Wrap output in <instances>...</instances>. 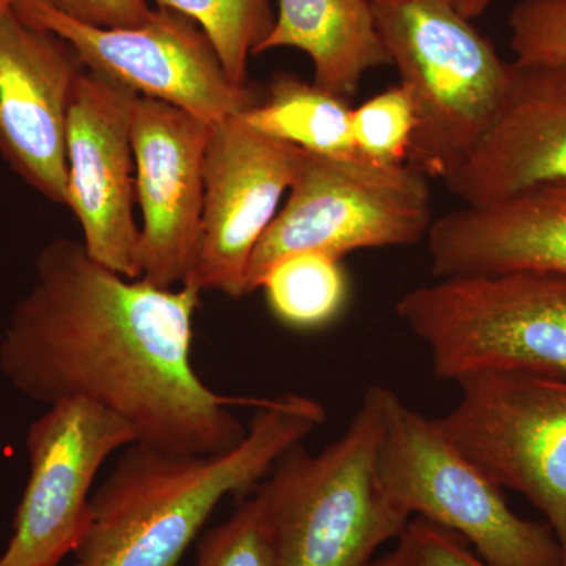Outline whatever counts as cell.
Listing matches in <instances>:
<instances>
[{"instance_id": "obj_1", "label": "cell", "mask_w": 566, "mask_h": 566, "mask_svg": "<svg viewBox=\"0 0 566 566\" xmlns=\"http://www.w3.org/2000/svg\"><path fill=\"white\" fill-rule=\"evenodd\" d=\"M202 293L161 289L103 266L84 243L59 237L39 252L35 281L0 335V374L46 406L88 401L114 412L136 444L212 455L243 441L234 408L192 363L193 315Z\"/></svg>"}, {"instance_id": "obj_2", "label": "cell", "mask_w": 566, "mask_h": 566, "mask_svg": "<svg viewBox=\"0 0 566 566\" xmlns=\"http://www.w3.org/2000/svg\"><path fill=\"white\" fill-rule=\"evenodd\" d=\"M253 409L243 441L227 452L126 447L92 493L91 523L74 566H180L227 495L256 490L286 450L326 422L323 405L300 394L263 398Z\"/></svg>"}, {"instance_id": "obj_3", "label": "cell", "mask_w": 566, "mask_h": 566, "mask_svg": "<svg viewBox=\"0 0 566 566\" xmlns=\"http://www.w3.org/2000/svg\"><path fill=\"white\" fill-rule=\"evenodd\" d=\"M390 392L368 387L337 441L315 455L292 447L259 486L277 566H368L379 547L405 534L412 517L379 475Z\"/></svg>"}, {"instance_id": "obj_4", "label": "cell", "mask_w": 566, "mask_h": 566, "mask_svg": "<svg viewBox=\"0 0 566 566\" xmlns=\"http://www.w3.org/2000/svg\"><path fill=\"white\" fill-rule=\"evenodd\" d=\"M390 65L416 109L408 163L446 180L504 103L513 62L444 0H368Z\"/></svg>"}, {"instance_id": "obj_5", "label": "cell", "mask_w": 566, "mask_h": 566, "mask_svg": "<svg viewBox=\"0 0 566 566\" xmlns=\"http://www.w3.org/2000/svg\"><path fill=\"white\" fill-rule=\"evenodd\" d=\"M397 315L430 353L434 375L488 371L566 378V277L512 273L438 279L398 301Z\"/></svg>"}, {"instance_id": "obj_6", "label": "cell", "mask_w": 566, "mask_h": 566, "mask_svg": "<svg viewBox=\"0 0 566 566\" xmlns=\"http://www.w3.org/2000/svg\"><path fill=\"white\" fill-rule=\"evenodd\" d=\"M428 177L357 155L324 158L301 150L289 199L256 244L245 275L255 293L279 260L319 252L344 259L365 249L419 243L433 223Z\"/></svg>"}, {"instance_id": "obj_7", "label": "cell", "mask_w": 566, "mask_h": 566, "mask_svg": "<svg viewBox=\"0 0 566 566\" xmlns=\"http://www.w3.org/2000/svg\"><path fill=\"white\" fill-rule=\"evenodd\" d=\"M379 475L394 504L453 532L491 566H564L547 524L517 516L504 488L436 424L390 392Z\"/></svg>"}, {"instance_id": "obj_8", "label": "cell", "mask_w": 566, "mask_h": 566, "mask_svg": "<svg viewBox=\"0 0 566 566\" xmlns=\"http://www.w3.org/2000/svg\"><path fill=\"white\" fill-rule=\"evenodd\" d=\"M439 430L493 482L545 515L566 566V378L528 371L469 376Z\"/></svg>"}, {"instance_id": "obj_9", "label": "cell", "mask_w": 566, "mask_h": 566, "mask_svg": "<svg viewBox=\"0 0 566 566\" xmlns=\"http://www.w3.org/2000/svg\"><path fill=\"white\" fill-rule=\"evenodd\" d=\"M13 9L69 41L88 71L210 125L240 117L263 99L255 87L230 80L202 29L177 11L159 7L137 28L98 29L32 0H13Z\"/></svg>"}, {"instance_id": "obj_10", "label": "cell", "mask_w": 566, "mask_h": 566, "mask_svg": "<svg viewBox=\"0 0 566 566\" xmlns=\"http://www.w3.org/2000/svg\"><path fill=\"white\" fill-rule=\"evenodd\" d=\"M136 444L125 420L81 398L48 406L29 428V479L0 566H59L91 523L93 482L107 458Z\"/></svg>"}, {"instance_id": "obj_11", "label": "cell", "mask_w": 566, "mask_h": 566, "mask_svg": "<svg viewBox=\"0 0 566 566\" xmlns=\"http://www.w3.org/2000/svg\"><path fill=\"white\" fill-rule=\"evenodd\" d=\"M301 150L256 132L243 117L211 126L205 155L202 230L191 274L197 292L245 296L256 244L292 188Z\"/></svg>"}, {"instance_id": "obj_12", "label": "cell", "mask_w": 566, "mask_h": 566, "mask_svg": "<svg viewBox=\"0 0 566 566\" xmlns=\"http://www.w3.org/2000/svg\"><path fill=\"white\" fill-rule=\"evenodd\" d=\"M140 95L85 70L66 128L69 208L95 262L140 279V227L134 218L136 161L133 118Z\"/></svg>"}, {"instance_id": "obj_13", "label": "cell", "mask_w": 566, "mask_h": 566, "mask_svg": "<svg viewBox=\"0 0 566 566\" xmlns=\"http://www.w3.org/2000/svg\"><path fill=\"white\" fill-rule=\"evenodd\" d=\"M84 63L69 41L0 11V156L22 181L69 207L66 128Z\"/></svg>"}, {"instance_id": "obj_14", "label": "cell", "mask_w": 566, "mask_h": 566, "mask_svg": "<svg viewBox=\"0 0 566 566\" xmlns=\"http://www.w3.org/2000/svg\"><path fill=\"white\" fill-rule=\"evenodd\" d=\"M211 126L158 99H137L133 148L142 212L140 279L151 285L175 289L191 274L202 230Z\"/></svg>"}, {"instance_id": "obj_15", "label": "cell", "mask_w": 566, "mask_h": 566, "mask_svg": "<svg viewBox=\"0 0 566 566\" xmlns=\"http://www.w3.org/2000/svg\"><path fill=\"white\" fill-rule=\"evenodd\" d=\"M436 279L512 273L566 277V180L536 182L431 223Z\"/></svg>"}, {"instance_id": "obj_16", "label": "cell", "mask_w": 566, "mask_h": 566, "mask_svg": "<svg viewBox=\"0 0 566 566\" xmlns=\"http://www.w3.org/2000/svg\"><path fill=\"white\" fill-rule=\"evenodd\" d=\"M553 180H566V66L513 62L497 117L447 189L480 205Z\"/></svg>"}, {"instance_id": "obj_17", "label": "cell", "mask_w": 566, "mask_h": 566, "mask_svg": "<svg viewBox=\"0 0 566 566\" xmlns=\"http://www.w3.org/2000/svg\"><path fill=\"white\" fill-rule=\"evenodd\" d=\"M281 48L305 52L315 84L346 99L368 71L390 65L368 0H279L273 31L255 55Z\"/></svg>"}, {"instance_id": "obj_18", "label": "cell", "mask_w": 566, "mask_h": 566, "mask_svg": "<svg viewBox=\"0 0 566 566\" xmlns=\"http://www.w3.org/2000/svg\"><path fill=\"white\" fill-rule=\"evenodd\" d=\"M264 136L324 158L359 155L349 99L289 73H277L262 102L241 115Z\"/></svg>"}, {"instance_id": "obj_19", "label": "cell", "mask_w": 566, "mask_h": 566, "mask_svg": "<svg viewBox=\"0 0 566 566\" xmlns=\"http://www.w3.org/2000/svg\"><path fill=\"white\" fill-rule=\"evenodd\" d=\"M260 290L275 318L296 331H318L344 314L349 281L342 260L319 252L294 253L268 271Z\"/></svg>"}, {"instance_id": "obj_20", "label": "cell", "mask_w": 566, "mask_h": 566, "mask_svg": "<svg viewBox=\"0 0 566 566\" xmlns=\"http://www.w3.org/2000/svg\"><path fill=\"white\" fill-rule=\"evenodd\" d=\"M196 22L211 41L230 80L248 85V63L273 31L271 0H156Z\"/></svg>"}, {"instance_id": "obj_21", "label": "cell", "mask_w": 566, "mask_h": 566, "mask_svg": "<svg viewBox=\"0 0 566 566\" xmlns=\"http://www.w3.org/2000/svg\"><path fill=\"white\" fill-rule=\"evenodd\" d=\"M353 137L363 158L381 166L408 161L416 109L411 95L398 84L353 109Z\"/></svg>"}, {"instance_id": "obj_22", "label": "cell", "mask_w": 566, "mask_h": 566, "mask_svg": "<svg viewBox=\"0 0 566 566\" xmlns=\"http://www.w3.org/2000/svg\"><path fill=\"white\" fill-rule=\"evenodd\" d=\"M193 566H277L260 488L226 523L203 536Z\"/></svg>"}, {"instance_id": "obj_23", "label": "cell", "mask_w": 566, "mask_h": 566, "mask_svg": "<svg viewBox=\"0 0 566 566\" xmlns=\"http://www.w3.org/2000/svg\"><path fill=\"white\" fill-rule=\"evenodd\" d=\"M509 24L516 63L566 66V0H521Z\"/></svg>"}, {"instance_id": "obj_24", "label": "cell", "mask_w": 566, "mask_h": 566, "mask_svg": "<svg viewBox=\"0 0 566 566\" xmlns=\"http://www.w3.org/2000/svg\"><path fill=\"white\" fill-rule=\"evenodd\" d=\"M397 549L406 566H491L460 535L422 517L409 521Z\"/></svg>"}, {"instance_id": "obj_25", "label": "cell", "mask_w": 566, "mask_h": 566, "mask_svg": "<svg viewBox=\"0 0 566 566\" xmlns=\"http://www.w3.org/2000/svg\"><path fill=\"white\" fill-rule=\"evenodd\" d=\"M61 14L98 29L137 28L150 20L148 0H32Z\"/></svg>"}, {"instance_id": "obj_26", "label": "cell", "mask_w": 566, "mask_h": 566, "mask_svg": "<svg viewBox=\"0 0 566 566\" xmlns=\"http://www.w3.org/2000/svg\"><path fill=\"white\" fill-rule=\"evenodd\" d=\"M444 2L472 21L482 17L494 0H444Z\"/></svg>"}, {"instance_id": "obj_27", "label": "cell", "mask_w": 566, "mask_h": 566, "mask_svg": "<svg viewBox=\"0 0 566 566\" xmlns=\"http://www.w3.org/2000/svg\"><path fill=\"white\" fill-rule=\"evenodd\" d=\"M368 566H406L403 557H401L400 551L395 547L392 553L386 554L378 560L371 562Z\"/></svg>"}, {"instance_id": "obj_28", "label": "cell", "mask_w": 566, "mask_h": 566, "mask_svg": "<svg viewBox=\"0 0 566 566\" xmlns=\"http://www.w3.org/2000/svg\"><path fill=\"white\" fill-rule=\"evenodd\" d=\"M13 6V0H0V11L10 9Z\"/></svg>"}]
</instances>
